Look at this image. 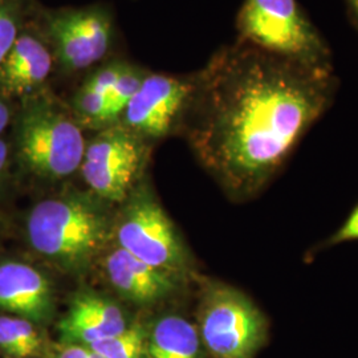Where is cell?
Masks as SVG:
<instances>
[{
  "mask_svg": "<svg viewBox=\"0 0 358 358\" xmlns=\"http://www.w3.org/2000/svg\"><path fill=\"white\" fill-rule=\"evenodd\" d=\"M149 158V142L117 122L87 142L81 176L100 198L121 202L141 176Z\"/></svg>",
  "mask_w": 358,
  "mask_h": 358,
  "instance_id": "cell-8",
  "label": "cell"
},
{
  "mask_svg": "<svg viewBox=\"0 0 358 358\" xmlns=\"http://www.w3.org/2000/svg\"><path fill=\"white\" fill-rule=\"evenodd\" d=\"M239 40L262 51L308 65H332L331 50L297 0H244Z\"/></svg>",
  "mask_w": 358,
  "mask_h": 358,
  "instance_id": "cell-6",
  "label": "cell"
},
{
  "mask_svg": "<svg viewBox=\"0 0 358 358\" xmlns=\"http://www.w3.org/2000/svg\"><path fill=\"white\" fill-rule=\"evenodd\" d=\"M29 20L50 45L60 76H85L112 59L115 20L101 4L32 10Z\"/></svg>",
  "mask_w": 358,
  "mask_h": 358,
  "instance_id": "cell-4",
  "label": "cell"
},
{
  "mask_svg": "<svg viewBox=\"0 0 358 358\" xmlns=\"http://www.w3.org/2000/svg\"><path fill=\"white\" fill-rule=\"evenodd\" d=\"M53 73L51 48L38 28L28 20L0 64V92L10 100L20 101L48 88Z\"/></svg>",
  "mask_w": 358,
  "mask_h": 358,
  "instance_id": "cell-10",
  "label": "cell"
},
{
  "mask_svg": "<svg viewBox=\"0 0 358 358\" xmlns=\"http://www.w3.org/2000/svg\"><path fill=\"white\" fill-rule=\"evenodd\" d=\"M129 327L125 312L96 294H80L59 324L62 343L90 346L124 332Z\"/></svg>",
  "mask_w": 358,
  "mask_h": 358,
  "instance_id": "cell-12",
  "label": "cell"
},
{
  "mask_svg": "<svg viewBox=\"0 0 358 358\" xmlns=\"http://www.w3.org/2000/svg\"><path fill=\"white\" fill-rule=\"evenodd\" d=\"M52 358H103L92 350L90 346L62 343L55 346Z\"/></svg>",
  "mask_w": 358,
  "mask_h": 358,
  "instance_id": "cell-19",
  "label": "cell"
},
{
  "mask_svg": "<svg viewBox=\"0 0 358 358\" xmlns=\"http://www.w3.org/2000/svg\"><path fill=\"white\" fill-rule=\"evenodd\" d=\"M146 358H207L196 325L166 315L146 328Z\"/></svg>",
  "mask_w": 358,
  "mask_h": 358,
  "instance_id": "cell-14",
  "label": "cell"
},
{
  "mask_svg": "<svg viewBox=\"0 0 358 358\" xmlns=\"http://www.w3.org/2000/svg\"><path fill=\"white\" fill-rule=\"evenodd\" d=\"M105 272L115 291L137 304H153L178 288V278L154 268L117 247L105 259Z\"/></svg>",
  "mask_w": 358,
  "mask_h": 358,
  "instance_id": "cell-13",
  "label": "cell"
},
{
  "mask_svg": "<svg viewBox=\"0 0 358 358\" xmlns=\"http://www.w3.org/2000/svg\"><path fill=\"white\" fill-rule=\"evenodd\" d=\"M194 90L195 73L173 76L149 72L118 122L148 142L164 138L185 124Z\"/></svg>",
  "mask_w": 358,
  "mask_h": 358,
  "instance_id": "cell-9",
  "label": "cell"
},
{
  "mask_svg": "<svg viewBox=\"0 0 358 358\" xmlns=\"http://www.w3.org/2000/svg\"><path fill=\"white\" fill-rule=\"evenodd\" d=\"M45 340L36 324L19 316H0V350L15 358L38 357Z\"/></svg>",
  "mask_w": 358,
  "mask_h": 358,
  "instance_id": "cell-15",
  "label": "cell"
},
{
  "mask_svg": "<svg viewBox=\"0 0 358 358\" xmlns=\"http://www.w3.org/2000/svg\"><path fill=\"white\" fill-rule=\"evenodd\" d=\"M8 157H10V146L3 138H0V179L4 176V171L8 165Z\"/></svg>",
  "mask_w": 358,
  "mask_h": 358,
  "instance_id": "cell-21",
  "label": "cell"
},
{
  "mask_svg": "<svg viewBox=\"0 0 358 358\" xmlns=\"http://www.w3.org/2000/svg\"><path fill=\"white\" fill-rule=\"evenodd\" d=\"M31 247L52 263L69 271L85 268L108 238L103 210L83 195L41 201L27 219Z\"/></svg>",
  "mask_w": 358,
  "mask_h": 358,
  "instance_id": "cell-3",
  "label": "cell"
},
{
  "mask_svg": "<svg viewBox=\"0 0 358 358\" xmlns=\"http://www.w3.org/2000/svg\"><path fill=\"white\" fill-rule=\"evenodd\" d=\"M11 106H10V99H7L0 92V136L1 133L8 127L11 121Z\"/></svg>",
  "mask_w": 358,
  "mask_h": 358,
  "instance_id": "cell-20",
  "label": "cell"
},
{
  "mask_svg": "<svg viewBox=\"0 0 358 358\" xmlns=\"http://www.w3.org/2000/svg\"><path fill=\"white\" fill-rule=\"evenodd\" d=\"M85 146L73 112L50 87L20 100L15 150L27 170L41 178H66L80 170Z\"/></svg>",
  "mask_w": 358,
  "mask_h": 358,
  "instance_id": "cell-2",
  "label": "cell"
},
{
  "mask_svg": "<svg viewBox=\"0 0 358 358\" xmlns=\"http://www.w3.org/2000/svg\"><path fill=\"white\" fill-rule=\"evenodd\" d=\"M332 65H308L238 40L195 73L185 120L199 162L234 198L275 178L332 103Z\"/></svg>",
  "mask_w": 358,
  "mask_h": 358,
  "instance_id": "cell-1",
  "label": "cell"
},
{
  "mask_svg": "<svg viewBox=\"0 0 358 358\" xmlns=\"http://www.w3.org/2000/svg\"><path fill=\"white\" fill-rule=\"evenodd\" d=\"M0 309L34 324L51 320L55 312L51 282L27 263H0Z\"/></svg>",
  "mask_w": 358,
  "mask_h": 358,
  "instance_id": "cell-11",
  "label": "cell"
},
{
  "mask_svg": "<svg viewBox=\"0 0 358 358\" xmlns=\"http://www.w3.org/2000/svg\"><path fill=\"white\" fill-rule=\"evenodd\" d=\"M198 333L211 358H255L268 344L269 321L254 300L222 282H206L198 304Z\"/></svg>",
  "mask_w": 358,
  "mask_h": 358,
  "instance_id": "cell-5",
  "label": "cell"
},
{
  "mask_svg": "<svg viewBox=\"0 0 358 358\" xmlns=\"http://www.w3.org/2000/svg\"><path fill=\"white\" fill-rule=\"evenodd\" d=\"M118 247L154 268L177 278L190 269L189 256L164 208L150 194L130 198L115 226Z\"/></svg>",
  "mask_w": 358,
  "mask_h": 358,
  "instance_id": "cell-7",
  "label": "cell"
},
{
  "mask_svg": "<svg viewBox=\"0 0 358 358\" xmlns=\"http://www.w3.org/2000/svg\"><path fill=\"white\" fill-rule=\"evenodd\" d=\"M31 11L27 0H0V64L28 23Z\"/></svg>",
  "mask_w": 358,
  "mask_h": 358,
  "instance_id": "cell-17",
  "label": "cell"
},
{
  "mask_svg": "<svg viewBox=\"0 0 358 358\" xmlns=\"http://www.w3.org/2000/svg\"><path fill=\"white\" fill-rule=\"evenodd\" d=\"M103 358H146V328L141 324H129L124 332L90 345Z\"/></svg>",
  "mask_w": 358,
  "mask_h": 358,
  "instance_id": "cell-16",
  "label": "cell"
},
{
  "mask_svg": "<svg viewBox=\"0 0 358 358\" xmlns=\"http://www.w3.org/2000/svg\"><path fill=\"white\" fill-rule=\"evenodd\" d=\"M358 241V205L355 207V210L346 217L345 222L341 224V227L337 231H334L332 235L321 242L319 245H316L312 250V254L316 255L317 252L324 251L327 248H331L338 244L346 243V242H357Z\"/></svg>",
  "mask_w": 358,
  "mask_h": 358,
  "instance_id": "cell-18",
  "label": "cell"
},
{
  "mask_svg": "<svg viewBox=\"0 0 358 358\" xmlns=\"http://www.w3.org/2000/svg\"><path fill=\"white\" fill-rule=\"evenodd\" d=\"M346 4H348V8H349L350 17L355 22V24H356L358 29V0H346Z\"/></svg>",
  "mask_w": 358,
  "mask_h": 358,
  "instance_id": "cell-22",
  "label": "cell"
}]
</instances>
